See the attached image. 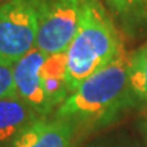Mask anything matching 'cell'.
<instances>
[{
	"label": "cell",
	"instance_id": "6da1fadb",
	"mask_svg": "<svg viewBox=\"0 0 147 147\" xmlns=\"http://www.w3.org/2000/svg\"><path fill=\"white\" fill-rule=\"evenodd\" d=\"M128 65L129 53L123 49L113 61L79 84L52 116L72 121L79 132L109 124L136 101L129 87Z\"/></svg>",
	"mask_w": 147,
	"mask_h": 147
},
{
	"label": "cell",
	"instance_id": "7a4b0ae2",
	"mask_svg": "<svg viewBox=\"0 0 147 147\" xmlns=\"http://www.w3.org/2000/svg\"><path fill=\"white\" fill-rule=\"evenodd\" d=\"M125 49L115 19L100 0H83V16L67 49L65 84L69 94L83 80L106 67Z\"/></svg>",
	"mask_w": 147,
	"mask_h": 147
},
{
	"label": "cell",
	"instance_id": "3957f363",
	"mask_svg": "<svg viewBox=\"0 0 147 147\" xmlns=\"http://www.w3.org/2000/svg\"><path fill=\"white\" fill-rule=\"evenodd\" d=\"M42 0H8L0 5V64L12 67L36 48Z\"/></svg>",
	"mask_w": 147,
	"mask_h": 147
},
{
	"label": "cell",
	"instance_id": "277c9868",
	"mask_svg": "<svg viewBox=\"0 0 147 147\" xmlns=\"http://www.w3.org/2000/svg\"><path fill=\"white\" fill-rule=\"evenodd\" d=\"M82 16L83 0H42L36 48L47 56L67 52Z\"/></svg>",
	"mask_w": 147,
	"mask_h": 147
},
{
	"label": "cell",
	"instance_id": "5b68a950",
	"mask_svg": "<svg viewBox=\"0 0 147 147\" xmlns=\"http://www.w3.org/2000/svg\"><path fill=\"white\" fill-rule=\"evenodd\" d=\"M47 55H44L37 48L32 49L23 57L12 65V78L15 94L32 106L38 115L52 116L55 109L49 104L44 90L40 69Z\"/></svg>",
	"mask_w": 147,
	"mask_h": 147
},
{
	"label": "cell",
	"instance_id": "8992f818",
	"mask_svg": "<svg viewBox=\"0 0 147 147\" xmlns=\"http://www.w3.org/2000/svg\"><path fill=\"white\" fill-rule=\"evenodd\" d=\"M78 134L72 121L41 116L16 138L12 147H74Z\"/></svg>",
	"mask_w": 147,
	"mask_h": 147
},
{
	"label": "cell",
	"instance_id": "52a82bcc",
	"mask_svg": "<svg viewBox=\"0 0 147 147\" xmlns=\"http://www.w3.org/2000/svg\"><path fill=\"white\" fill-rule=\"evenodd\" d=\"M40 117L18 95L0 98V147H12L16 138Z\"/></svg>",
	"mask_w": 147,
	"mask_h": 147
},
{
	"label": "cell",
	"instance_id": "ba28073f",
	"mask_svg": "<svg viewBox=\"0 0 147 147\" xmlns=\"http://www.w3.org/2000/svg\"><path fill=\"white\" fill-rule=\"evenodd\" d=\"M110 15L128 34H138L147 27V0H104Z\"/></svg>",
	"mask_w": 147,
	"mask_h": 147
},
{
	"label": "cell",
	"instance_id": "9c48e42d",
	"mask_svg": "<svg viewBox=\"0 0 147 147\" xmlns=\"http://www.w3.org/2000/svg\"><path fill=\"white\" fill-rule=\"evenodd\" d=\"M128 78L135 100L147 105V42L129 53Z\"/></svg>",
	"mask_w": 147,
	"mask_h": 147
},
{
	"label": "cell",
	"instance_id": "30bf717a",
	"mask_svg": "<svg viewBox=\"0 0 147 147\" xmlns=\"http://www.w3.org/2000/svg\"><path fill=\"white\" fill-rule=\"evenodd\" d=\"M41 79H63L67 76V52L55 53L45 57L40 69Z\"/></svg>",
	"mask_w": 147,
	"mask_h": 147
},
{
	"label": "cell",
	"instance_id": "8fae6325",
	"mask_svg": "<svg viewBox=\"0 0 147 147\" xmlns=\"http://www.w3.org/2000/svg\"><path fill=\"white\" fill-rule=\"evenodd\" d=\"M11 95H16L12 78V67L0 64V98Z\"/></svg>",
	"mask_w": 147,
	"mask_h": 147
},
{
	"label": "cell",
	"instance_id": "7c38bea8",
	"mask_svg": "<svg viewBox=\"0 0 147 147\" xmlns=\"http://www.w3.org/2000/svg\"><path fill=\"white\" fill-rule=\"evenodd\" d=\"M144 129H146V135H147V120L144 121Z\"/></svg>",
	"mask_w": 147,
	"mask_h": 147
},
{
	"label": "cell",
	"instance_id": "4fadbf2b",
	"mask_svg": "<svg viewBox=\"0 0 147 147\" xmlns=\"http://www.w3.org/2000/svg\"><path fill=\"white\" fill-rule=\"evenodd\" d=\"M5 1H8V0H0V5H1V4H4Z\"/></svg>",
	"mask_w": 147,
	"mask_h": 147
}]
</instances>
